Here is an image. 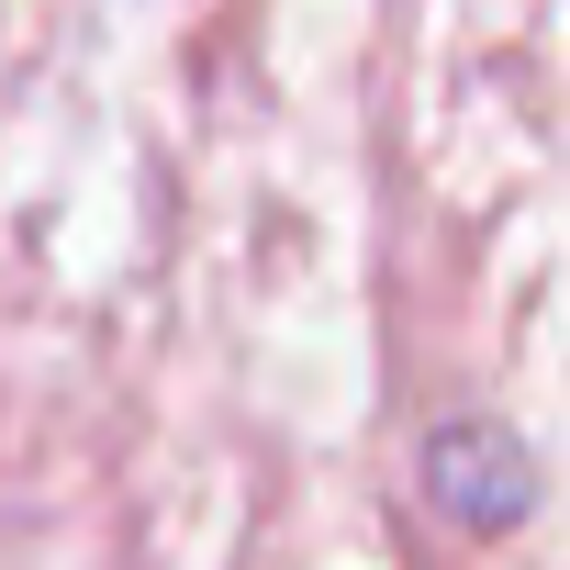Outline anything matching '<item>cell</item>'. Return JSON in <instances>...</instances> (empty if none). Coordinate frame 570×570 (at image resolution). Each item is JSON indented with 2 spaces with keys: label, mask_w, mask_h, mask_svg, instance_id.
Masks as SVG:
<instances>
[{
  "label": "cell",
  "mask_w": 570,
  "mask_h": 570,
  "mask_svg": "<svg viewBox=\"0 0 570 570\" xmlns=\"http://www.w3.org/2000/svg\"><path fill=\"white\" fill-rule=\"evenodd\" d=\"M425 492H436L448 525L514 537V525L537 514V448H525L514 425H492V414H459V425L425 436Z\"/></svg>",
  "instance_id": "6da1fadb"
}]
</instances>
